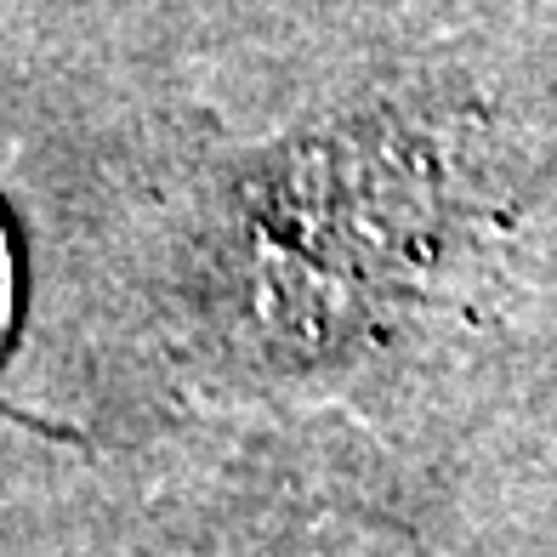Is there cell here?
Wrapping results in <instances>:
<instances>
[{"mask_svg": "<svg viewBox=\"0 0 557 557\" xmlns=\"http://www.w3.org/2000/svg\"><path fill=\"white\" fill-rule=\"evenodd\" d=\"M12 324H17V250H12L7 216H0V352L12 342Z\"/></svg>", "mask_w": 557, "mask_h": 557, "instance_id": "cell-1", "label": "cell"}]
</instances>
